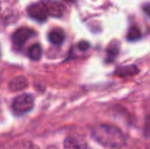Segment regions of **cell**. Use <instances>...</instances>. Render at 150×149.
Wrapping results in <instances>:
<instances>
[{"label": "cell", "mask_w": 150, "mask_h": 149, "mask_svg": "<svg viewBox=\"0 0 150 149\" xmlns=\"http://www.w3.org/2000/svg\"><path fill=\"white\" fill-rule=\"evenodd\" d=\"M27 86H28V80L24 76H18L9 82V89L11 91H21L27 88Z\"/></svg>", "instance_id": "obj_7"}, {"label": "cell", "mask_w": 150, "mask_h": 149, "mask_svg": "<svg viewBox=\"0 0 150 149\" xmlns=\"http://www.w3.org/2000/svg\"><path fill=\"white\" fill-rule=\"evenodd\" d=\"M87 144L80 137H69L64 141V147L67 149H85Z\"/></svg>", "instance_id": "obj_6"}, {"label": "cell", "mask_w": 150, "mask_h": 149, "mask_svg": "<svg viewBox=\"0 0 150 149\" xmlns=\"http://www.w3.org/2000/svg\"><path fill=\"white\" fill-rule=\"evenodd\" d=\"M27 12H28V16L32 20H36L38 23H41V24L46 22V20H47L48 13L44 5L42 4V2H36V3L29 5V7L27 8Z\"/></svg>", "instance_id": "obj_3"}, {"label": "cell", "mask_w": 150, "mask_h": 149, "mask_svg": "<svg viewBox=\"0 0 150 149\" xmlns=\"http://www.w3.org/2000/svg\"><path fill=\"white\" fill-rule=\"evenodd\" d=\"M12 149H39L36 144H34L33 142L30 141H24V142H20L16 145H14Z\"/></svg>", "instance_id": "obj_12"}, {"label": "cell", "mask_w": 150, "mask_h": 149, "mask_svg": "<svg viewBox=\"0 0 150 149\" xmlns=\"http://www.w3.org/2000/svg\"><path fill=\"white\" fill-rule=\"evenodd\" d=\"M48 39L54 45H61L65 39V34L61 29H55L48 34Z\"/></svg>", "instance_id": "obj_8"}, {"label": "cell", "mask_w": 150, "mask_h": 149, "mask_svg": "<svg viewBox=\"0 0 150 149\" xmlns=\"http://www.w3.org/2000/svg\"><path fill=\"white\" fill-rule=\"evenodd\" d=\"M34 107V97L29 93L18 95L12 102V110L16 115H23L30 112Z\"/></svg>", "instance_id": "obj_2"}, {"label": "cell", "mask_w": 150, "mask_h": 149, "mask_svg": "<svg viewBox=\"0 0 150 149\" xmlns=\"http://www.w3.org/2000/svg\"><path fill=\"white\" fill-rule=\"evenodd\" d=\"M78 47H79V49H81V50H87L88 48L90 47V44L88 43V42H86V41H82V42H80L79 44H78Z\"/></svg>", "instance_id": "obj_15"}, {"label": "cell", "mask_w": 150, "mask_h": 149, "mask_svg": "<svg viewBox=\"0 0 150 149\" xmlns=\"http://www.w3.org/2000/svg\"><path fill=\"white\" fill-rule=\"evenodd\" d=\"M48 16L52 18H61L64 13V6L57 0H41Z\"/></svg>", "instance_id": "obj_4"}, {"label": "cell", "mask_w": 150, "mask_h": 149, "mask_svg": "<svg viewBox=\"0 0 150 149\" xmlns=\"http://www.w3.org/2000/svg\"><path fill=\"white\" fill-rule=\"evenodd\" d=\"M137 72L136 66H126V68H122V70L115 72L119 76H128V75H133Z\"/></svg>", "instance_id": "obj_13"}, {"label": "cell", "mask_w": 150, "mask_h": 149, "mask_svg": "<svg viewBox=\"0 0 150 149\" xmlns=\"http://www.w3.org/2000/svg\"><path fill=\"white\" fill-rule=\"evenodd\" d=\"M119 53V46H117V44L111 43L107 48V59L106 61L111 62L115 60V58L117 56Z\"/></svg>", "instance_id": "obj_10"}, {"label": "cell", "mask_w": 150, "mask_h": 149, "mask_svg": "<svg viewBox=\"0 0 150 149\" xmlns=\"http://www.w3.org/2000/svg\"><path fill=\"white\" fill-rule=\"evenodd\" d=\"M91 133L93 139L105 147L117 149L126 144L125 134L115 126L105 124L95 126Z\"/></svg>", "instance_id": "obj_1"}, {"label": "cell", "mask_w": 150, "mask_h": 149, "mask_svg": "<svg viewBox=\"0 0 150 149\" xmlns=\"http://www.w3.org/2000/svg\"><path fill=\"white\" fill-rule=\"evenodd\" d=\"M36 33L29 28H21L14 32L12 35V42L16 47H22L30 38L35 36Z\"/></svg>", "instance_id": "obj_5"}, {"label": "cell", "mask_w": 150, "mask_h": 149, "mask_svg": "<svg viewBox=\"0 0 150 149\" xmlns=\"http://www.w3.org/2000/svg\"><path fill=\"white\" fill-rule=\"evenodd\" d=\"M144 134H145V136H146V137L150 138V115L146 117V121H145Z\"/></svg>", "instance_id": "obj_14"}, {"label": "cell", "mask_w": 150, "mask_h": 149, "mask_svg": "<svg viewBox=\"0 0 150 149\" xmlns=\"http://www.w3.org/2000/svg\"><path fill=\"white\" fill-rule=\"evenodd\" d=\"M42 47L40 44L35 43L29 48L28 55L32 60H39L42 56Z\"/></svg>", "instance_id": "obj_9"}, {"label": "cell", "mask_w": 150, "mask_h": 149, "mask_svg": "<svg viewBox=\"0 0 150 149\" xmlns=\"http://www.w3.org/2000/svg\"><path fill=\"white\" fill-rule=\"evenodd\" d=\"M143 10H144V12L147 14V16L150 18V3H147L145 4L144 6H143Z\"/></svg>", "instance_id": "obj_16"}, {"label": "cell", "mask_w": 150, "mask_h": 149, "mask_svg": "<svg viewBox=\"0 0 150 149\" xmlns=\"http://www.w3.org/2000/svg\"><path fill=\"white\" fill-rule=\"evenodd\" d=\"M141 37V31L138 28H131L128 32L127 38L129 41H136V40L140 39Z\"/></svg>", "instance_id": "obj_11"}]
</instances>
